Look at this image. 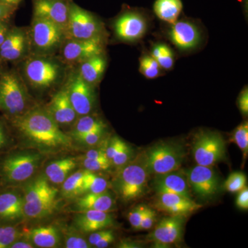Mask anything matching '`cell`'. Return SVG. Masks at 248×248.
<instances>
[{
	"instance_id": "cell-1",
	"label": "cell",
	"mask_w": 248,
	"mask_h": 248,
	"mask_svg": "<svg viewBox=\"0 0 248 248\" xmlns=\"http://www.w3.org/2000/svg\"><path fill=\"white\" fill-rule=\"evenodd\" d=\"M6 120L10 128L40 149L54 151L71 146V138L62 131L45 106L35 104L22 115Z\"/></svg>"
},
{
	"instance_id": "cell-2",
	"label": "cell",
	"mask_w": 248,
	"mask_h": 248,
	"mask_svg": "<svg viewBox=\"0 0 248 248\" xmlns=\"http://www.w3.org/2000/svg\"><path fill=\"white\" fill-rule=\"evenodd\" d=\"M13 66L17 68L28 89L38 93L60 89L64 84L69 70L58 55H30Z\"/></svg>"
},
{
	"instance_id": "cell-3",
	"label": "cell",
	"mask_w": 248,
	"mask_h": 248,
	"mask_svg": "<svg viewBox=\"0 0 248 248\" xmlns=\"http://www.w3.org/2000/svg\"><path fill=\"white\" fill-rule=\"evenodd\" d=\"M29 90L16 66L8 67L0 78V112L13 118L34 107Z\"/></svg>"
},
{
	"instance_id": "cell-4",
	"label": "cell",
	"mask_w": 248,
	"mask_h": 248,
	"mask_svg": "<svg viewBox=\"0 0 248 248\" xmlns=\"http://www.w3.org/2000/svg\"><path fill=\"white\" fill-rule=\"evenodd\" d=\"M29 29L31 55H57L66 39L61 28L42 18L32 17Z\"/></svg>"
},
{
	"instance_id": "cell-5",
	"label": "cell",
	"mask_w": 248,
	"mask_h": 248,
	"mask_svg": "<svg viewBox=\"0 0 248 248\" xmlns=\"http://www.w3.org/2000/svg\"><path fill=\"white\" fill-rule=\"evenodd\" d=\"M66 38L78 40L107 39L104 23L95 14L71 1Z\"/></svg>"
},
{
	"instance_id": "cell-6",
	"label": "cell",
	"mask_w": 248,
	"mask_h": 248,
	"mask_svg": "<svg viewBox=\"0 0 248 248\" xmlns=\"http://www.w3.org/2000/svg\"><path fill=\"white\" fill-rule=\"evenodd\" d=\"M148 173L142 155L138 159L123 166L115 179V188L122 200H137L146 192Z\"/></svg>"
},
{
	"instance_id": "cell-7",
	"label": "cell",
	"mask_w": 248,
	"mask_h": 248,
	"mask_svg": "<svg viewBox=\"0 0 248 248\" xmlns=\"http://www.w3.org/2000/svg\"><path fill=\"white\" fill-rule=\"evenodd\" d=\"M185 157V151L179 145L161 143L149 148L142 155L149 174L159 175L177 170Z\"/></svg>"
},
{
	"instance_id": "cell-8",
	"label": "cell",
	"mask_w": 248,
	"mask_h": 248,
	"mask_svg": "<svg viewBox=\"0 0 248 248\" xmlns=\"http://www.w3.org/2000/svg\"><path fill=\"white\" fill-rule=\"evenodd\" d=\"M41 160L35 153H14L0 156V178L5 184L27 180L34 174Z\"/></svg>"
},
{
	"instance_id": "cell-9",
	"label": "cell",
	"mask_w": 248,
	"mask_h": 248,
	"mask_svg": "<svg viewBox=\"0 0 248 248\" xmlns=\"http://www.w3.org/2000/svg\"><path fill=\"white\" fill-rule=\"evenodd\" d=\"M63 86L78 117L92 113L95 107L96 87L82 79L75 67H69Z\"/></svg>"
},
{
	"instance_id": "cell-10",
	"label": "cell",
	"mask_w": 248,
	"mask_h": 248,
	"mask_svg": "<svg viewBox=\"0 0 248 248\" xmlns=\"http://www.w3.org/2000/svg\"><path fill=\"white\" fill-rule=\"evenodd\" d=\"M112 22L116 39L125 43H133L141 40L148 29L146 16L138 9L124 8Z\"/></svg>"
},
{
	"instance_id": "cell-11",
	"label": "cell",
	"mask_w": 248,
	"mask_h": 248,
	"mask_svg": "<svg viewBox=\"0 0 248 248\" xmlns=\"http://www.w3.org/2000/svg\"><path fill=\"white\" fill-rule=\"evenodd\" d=\"M107 39L89 40L66 38L58 54L59 58L68 67H74L81 62L97 55L106 53Z\"/></svg>"
},
{
	"instance_id": "cell-12",
	"label": "cell",
	"mask_w": 248,
	"mask_h": 248,
	"mask_svg": "<svg viewBox=\"0 0 248 248\" xmlns=\"http://www.w3.org/2000/svg\"><path fill=\"white\" fill-rule=\"evenodd\" d=\"M192 152L197 165L212 167L225 157L226 143L219 134L204 132L196 137Z\"/></svg>"
},
{
	"instance_id": "cell-13",
	"label": "cell",
	"mask_w": 248,
	"mask_h": 248,
	"mask_svg": "<svg viewBox=\"0 0 248 248\" xmlns=\"http://www.w3.org/2000/svg\"><path fill=\"white\" fill-rule=\"evenodd\" d=\"M30 55L29 27H17L14 24L0 47V60L13 66Z\"/></svg>"
},
{
	"instance_id": "cell-14",
	"label": "cell",
	"mask_w": 248,
	"mask_h": 248,
	"mask_svg": "<svg viewBox=\"0 0 248 248\" xmlns=\"http://www.w3.org/2000/svg\"><path fill=\"white\" fill-rule=\"evenodd\" d=\"M73 0H32V17L42 18L58 25L66 32Z\"/></svg>"
},
{
	"instance_id": "cell-15",
	"label": "cell",
	"mask_w": 248,
	"mask_h": 248,
	"mask_svg": "<svg viewBox=\"0 0 248 248\" xmlns=\"http://www.w3.org/2000/svg\"><path fill=\"white\" fill-rule=\"evenodd\" d=\"M188 185L196 195L202 198H209L218 190L219 180L212 167L197 165L187 172Z\"/></svg>"
},
{
	"instance_id": "cell-16",
	"label": "cell",
	"mask_w": 248,
	"mask_h": 248,
	"mask_svg": "<svg viewBox=\"0 0 248 248\" xmlns=\"http://www.w3.org/2000/svg\"><path fill=\"white\" fill-rule=\"evenodd\" d=\"M185 218L186 217L174 215L164 217L150 234V239L156 246L161 247L177 244L182 240Z\"/></svg>"
},
{
	"instance_id": "cell-17",
	"label": "cell",
	"mask_w": 248,
	"mask_h": 248,
	"mask_svg": "<svg viewBox=\"0 0 248 248\" xmlns=\"http://www.w3.org/2000/svg\"><path fill=\"white\" fill-rule=\"evenodd\" d=\"M168 37L179 50L187 51L198 46L202 40L200 29L189 20H177L171 24Z\"/></svg>"
},
{
	"instance_id": "cell-18",
	"label": "cell",
	"mask_w": 248,
	"mask_h": 248,
	"mask_svg": "<svg viewBox=\"0 0 248 248\" xmlns=\"http://www.w3.org/2000/svg\"><path fill=\"white\" fill-rule=\"evenodd\" d=\"M45 107L60 126L72 125L78 117L63 85L54 93Z\"/></svg>"
},
{
	"instance_id": "cell-19",
	"label": "cell",
	"mask_w": 248,
	"mask_h": 248,
	"mask_svg": "<svg viewBox=\"0 0 248 248\" xmlns=\"http://www.w3.org/2000/svg\"><path fill=\"white\" fill-rule=\"evenodd\" d=\"M156 207L169 215L186 217L202 206L192 199L184 196L173 193H158Z\"/></svg>"
},
{
	"instance_id": "cell-20",
	"label": "cell",
	"mask_w": 248,
	"mask_h": 248,
	"mask_svg": "<svg viewBox=\"0 0 248 248\" xmlns=\"http://www.w3.org/2000/svg\"><path fill=\"white\" fill-rule=\"evenodd\" d=\"M24 214V200L17 192L9 188L0 190V224H11L21 219Z\"/></svg>"
},
{
	"instance_id": "cell-21",
	"label": "cell",
	"mask_w": 248,
	"mask_h": 248,
	"mask_svg": "<svg viewBox=\"0 0 248 248\" xmlns=\"http://www.w3.org/2000/svg\"><path fill=\"white\" fill-rule=\"evenodd\" d=\"M155 190L158 193L177 194L192 199L187 177L179 170L156 175Z\"/></svg>"
},
{
	"instance_id": "cell-22",
	"label": "cell",
	"mask_w": 248,
	"mask_h": 248,
	"mask_svg": "<svg viewBox=\"0 0 248 248\" xmlns=\"http://www.w3.org/2000/svg\"><path fill=\"white\" fill-rule=\"evenodd\" d=\"M75 223L83 232H93L113 226V218L107 212L97 210L81 211L75 218Z\"/></svg>"
},
{
	"instance_id": "cell-23",
	"label": "cell",
	"mask_w": 248,
	"mask_h": 248,
	"mask_svg": "<svg viewBox=\"0 0 248 248\" xmlns=\"http://www.w3.org/2000/svg\"><path fill=\"white\" fill-rule=\"evenodd\" d=\"M107 64V54L104 53L93 57L74 67L82 79L96 87L102 81Z\"/></svg>"
},
{
	"instance_id": "cell-24",
	"label": "cell",
	"mask_w": 248,
	"mask_h": 248,
	"mask_svg": "<svg viewBox=\"0 0 248 248\" xmlns=\"http://www.w3.org/2000/svg\"><path fill=\"white\" fill-rule=\"evenodd\" d=\"M114 207L115 200L113 197L107 190L99 193H86L76 202V208L80 211L97 210L108 213Z\"/></svg>"
},
{
	"instance_id": "cell-25",
	"label": "cell",
	"mask_w": 248,
	"mask_h": 248,
	"mask_svg": "<svg viewBox=\"0 0 248 248\" xmlns=\"http://www.w3.org/2000/svg\"><path fill=\"white\" fill-rule=\"evenodd\" d=\"M58 190L50 186L44 177L37 178L27 186L24 195V203L40 202L47 198L56 197Z\"/></svg>"
},
{
	"instance_id": "cell-26",
	"label": "cell",
	"mask_w": 248,
	"mask_h": 248,
	"mask_svg": "<svg viewBox=\"0 0 248 248\" xmlns=\"http://www.w3.org/2000/svg\"><path fill=\"white\" fill-rule=\"evenodd\" d=\"M29 239L37 247L51 248L58 246L60 241L58 230L53 226L32 228L28 234Z\"/></svg>"
},
{
	"instance_id": "cell-27",
	"label": "cell",
	"mask_w": 248,
	"mask_h": 248,
	"mask_svg": "<svg viewBox=\"0 0 248 248\" xmlns=\"http://www.w3.org/2000/svg\"><path fill=\"white\" fill-rule=\"evenodd\" d=\"M153 10L159 19L172 24L177 22L182 13L183 3L182 0H156Z\"/></svg>"
},
{
	"instance_id": "cell-28",
	"label": "cell",
	"mask_w": 248,
	"mask_h": 248,
	"mask_svg": "<svg viewBox=\"0 0 248 248\" xmlns=\"http://www.w3.org/2000/svg\"><path fill=\"white\" fill-rule=\"evenodd\" d=\"M76 167V161L73 158L57 160L47 166L46 175L50 182L55 184H62Z\"/></svg>"
},
{
	"instance_id": "cell-29",
	"label": "cell",
	"mask_w": 248,
	"mask_h": 248,
	"mask_svg": "<svg viewBox=\"0 0 248 248\" xmlns=\"http://www.w3.org/2000/svg\"><path fill=\"white\" fill-rule=\"evenodd\" d=\"M106 129H107V124L97 116L91 113L89 115L79 116L77 118L76 122L73 124L71 135L76 139L78 137L90 133L93 130H106Z\"/></svg>"
},
{
	"instance_id": "cell-30",
	"label": "cell",
	"mask_w": 248,
	"mask_h": 248,
	"mask_svg": "<svg viewBox=\"0 0 248 248\" xmlns=\"http://www.w3.org/2000/svg\"><path fill=\"white\" fill-rule=\"evenodd\" d=\"M56 206V197L45 199L37 202L24 203V216L29 218H41L52 213Z\"/></svg>"
},
{
	"instance_id": "cell-31",
	"label": "cell",
	"mask_w": 248,
	"mask_h": 248,
	"mask_svg": "<svg viewBox=\"0 0 248 248\" xmlns=\"http://www.w3.org/2000/svg\"><path fill=\"white\" fill-rule=\"evenodd\" d=\"M108 187V183L107 179L99 177L91 171L85 170L81 195L86 193H99L107 190Z\"/></svg>"
},
{
	"instance_id": "cell-32",
	"label": "cell",
	"mask_w": 248,
	"mask_h": 248,
	"mask_svg": "<svg viewBox=\"0 0 248 248\" xmlns=\"http://www.w3.org/2000/svg\"><path fill=\"white\" fill-rule=\"evenodd\" d=\"M151 55L159 63L161 69L169 71L174 64V56L172 50L165 44H156L152 47Z\"/></svg>"
},
{
	"instance_id": "cell-33",
	"label": "cell",
	"mask_w": 248,
	"mask_h": 248,
	"mask_svg": "<svg viewBox=\"0 0 248 248\" xmlns=\"http://www.w3.org/2000/svg\"><path fill=\"white\" fill-rule=\"evenodd\" d=\"M84 171H78L68 176L62 184V194L66 197H73L81 195Z\"/></svg>"
},
{
	"instance_id": "cell-34",
	"label": "cell",
	"mask_w": 248,
	"mask_h": 248,
	"mask_svg": "<svg viewBox=\"0 0 248 248\" xmlns=\"http://www.w3.org/2000/svg\"><path fill=\"white\" fill-rule=\"evenodd\" d=\"M161 68L151 55H142L140 59V71L147 79H153L161 75Z\"/></svg>"
},
{
	"instance_id": "cell-35",
	"label": "cell",
	"mask_w": 248,
	"mask_h": 248,
	"mask_svg": "<svg viewBox=\"0 0 248 248\" xmlns=\"http://www.w3.org/2000/svg\"><path fill=\"white\" fill-rule=\"evenodd\" d=\"M20 235L17 227L12 224H0V248H9Z\"/></svg>"
},
{
	"instance_id": "cell-36",
	"label": "cell",
	"mask_w": 248,
	"mask_h": 248,
	"mask_svg": "<svg viewBox=\"0 0 248 248\" xmlns=\"http://www.w3.org/2000/svg\"><path fill=\"white\" fill-rule=\"evenodd\" d=\"M232 141L234 142L242 151L244 159L248 154V122L240 124L233 133Z\"/></svg>"
},
{
	"instance_id": "cell-37",
	"label": "cell",
	"mask_w": 248,
	"mask_h": 248,
	"mask_svg": "<svg viewBox=\"0 0 248 248\" xmlns=\"http://www.w3.org/2000/svg\"><path fill=\"white\" fill-rule=\"evenodd\" d=\"M246 177L243 172L232 173L226 179L224 187L230 192H239L246 187Z\"/></svg>"
},
{
	"instance_id": "cell-38",
	"label": "cell",
	"mask_w": 248,
	"mask_h": 248,
	"mask_svg": "<svg viewBox=\"0 0 248 248\" xmlns=\"http://www.w3.org/2000/svg\"><path fill=\"white\" fill-rule=\"evenodd\" d=\"M132 156H133V151L130 146L124 143L123 146L121 147L120 149L112 157L110 164L114 165L116 167H123L130 161Z\"/></svg>"
},
{
	"instance_id": "cell-39",
	"label": "cell",
	"mask_w": 248,
	"mask_h": 248,
	"mask_svg": "<svg viewBox=\"0 0 248 248\" xmlns=\"http://www.w3.org/2000/svg\"><path fill=\"white\" fill-rule=\"evenodd\" d=\"M86 170L91 172L107 170L110 169V162L108 159H93L85 158L82 162Z\"/></svg>"
},
{
	"instance_id": "cell-40",
	"label": "cell",
	"mask_w": 248,
	"mask_h": 248,
	"mask_svg": "<svg viewBox=\"0 0 248 248\" xmlns=\"http://www.w3.org/2000/svg\"><path fill=\"white\" fill-rule=\"evenodd\" d=\"M106 130H96L90 132L81 136L78 137L76 140L79 141L80 143L83 144L87 145V146H94L97 144L98 142L100 141L101 139L104 136Z\"/></svg>"
},
{
	"instance_id": "cell-41",
	"label": "cell",
	"mask_w": 248,
	"mask_h": 248,
	"mask_svg": "<svg viewBox=\"0 0 248 248\" xmlns=\"http://www.w3.org/2000/svg\"><path fill=\"white\" fill-rule=\"evenodd\" d=\"M146 208L147 206L145 205H139L129 213L128 221L134 229L138 231L140 230V224L146 213Z\"/></svg>"
},
{
	"instance_id": "cell-42",
	"label": "cell",
	"mask_w": 248,
	"mask_h": 248,
	"mask_svg": "<svg viewBox=\"0 0 248 248\" xmlns=\"http://www.w3.org/2000/svg\"><path fill=\"white\" fill-rule=\"evenodd\" d=\"M9 125L4 116L0 117V153L9 146Z\"/></svg>"
},
{
	"instance_id": "cell-43",
	"label": "cell",
	"mask_w": 248,
	"mask_h": 248,
	"mask_svg": "<svg viewBox=\"0 0 248 248\" xmlns=\"http://www.w3.org/2000/svg\"><path fill=\"white\" fill-rule=\"evenodd\" d=\"M124 143L125 142L119 138L118 137H114V138L111 139L110 142L107 146V148L104 150L106 156H107V159L109 160L110 162L117 152L120 149L121 147L123 146Z\"/></svg>"
},
{
	"instance_id": "cell-44",
	"label": "cell",
	"mask_w": 248,
	"mask_h": 248,
	"mask_svg": "<svg viewBox=\"0 0 248 248\" xmlns=\"http://www.w3.org/2000/svg\"><path fill=\"white\" fill-rule=\"evenodd\" d=\"M156 214L154 210L147 207L146 213L144 214L141 224H140V231H146L151 229L154 226L156 221Z\"/></svg>"
},
{
	"instance_id": "cell-45",
	"label": "cell",
	"mask_w": 248,
	"mask_h": 248,
	"mask_svg": "<svg viewBox=\"0 0 248 248\" xmlns=\"http://www.w3.org/2000/svg\"><path fill=\"white\" fill-rule=\"evenodd\" d=\"M65 247L67 248H88L90 244L80 236L71 235L65 239Z\"/></svg>"
},
{
	"instance_id": "cell-46",
	"label": "cell",
	"mask_w": 248,
	"mask_h": 248,
	"mask_svg": "<svg viewBox=\"0 0 248 248\" xmlns=\"http://www.w3.org/2000/svg\"><path fill=\"white\" fill-rule=\"evenodd\" d=\"M14 25L13 17L0 21V47L2 45L9 31Z\"/></svg>"
},
{
	"instance_id": "cell-47",
	"label": "cell",
	"mask_w": 248,
	"mask_h": 248,
	"mask_svg": "<svg viewBox=\"0 0 248 248\" xmlns=\"http://www.w3.org/2000/svg\"><path fill=\"white\" fill-rule=\"evenodd\" d=\"M238 107L241 113L245 116L248 114V91L246 87L239 94L238 98Z\"/></svg>"
},
{
	"instance_id": "cell-48",
	"label": "cell",
	"mask_w": 248,
	"mask_h": 248,
	"mask_svg": "<svg viewBox=\"0 0 248 248\" xmlns=\"http://www.w3.org/2000/svg\"><path fill=\"white\" fill-rule=\"evenodd\" d=\"M17 9L14 6L0 3V21L14 17Z\"/></svg>"
},
{
	"instance_id": "cell-49",
	"label": "cell",
	"mask_w": 248,
	"mask_h": 248,
	"mask_svg": "<svg viewBox=\"0 0 248 248\" xmlns=\"http://www.w3.org/2000/svg\"><path fill=\"white\" fill-rule=\"evenodd\" d=\"M239 195L236 198V205L240 209L247 210L248 208V189L245 187L243 190L239 191Z\"/></svg>"
},
{
	"instance_id": "cell-50",
	"label": "cell",
	"mask_w": 248,
	"mask_h": 248,
	"mask_svg": "<svg viewBox=\"0 0 248 248\" xmlns=\"http://www.w3.org/2000/svg\"><path fill=\"white\" fill-rule=\"evenodd\" d=\"M115 240V235L113 232L109 231L104 237L97 241L94 245V247L97 248H107Z\"/></svg>"
},
{
	"instance_id": "cell-51",
	"label": "cell",
	"mask_w": 248,
	"mask_h": 248,
	"mask_svg": "<svg viewBox=\"0 0 248 248\" xmlns=\"http://www.w3.org/2000/svg\"><path fill=\"white\" fill-rule=\"evenodd\" d=\"M86 158L93 159H108L106 156L105 151L102 149L91 150L86 153Z\"/></svg>"
},
{
	"instance_id": "cell-52",
	"label": "cell",
	"mask_w": 248,
	"mask_h": 248,
	"mask_svg": "<svg viewBox=\"0 0 248 248\" xmlns=\"http://www.w3.org/2000/svg\"><path fill=\"white\" fill-rule=\"evenodd\" d=\"M108 231H109L101 230V231L93 232L91 233V234L90 235L89 237V244L91 245V246H94L99 240L102 239V238L104 237V236L108 232Z\"/></svg>"
},
{
	"instance_id": "cell-53",
	"label": "cell",
	"mask_w": 248,
	"mask_h": 248,
	"mask_svg": "<svg viewBox=\"0 0 248 248\" xmlns=\"http://www.w3.org/2000/svg\"><path fill=\"white\" fill-rule=\"evenodd\" d=\"M34 246L32 244H29V243L25 242V241H16L13 243L9 248H32Z\"/></svg>"
},
{
	"instance_id": "cell-54",
	"label": "cell",
	"mask_w": 248,
	"mask_h": 248,
	"mask_svg": "<svg viewBox=\"0 0 248 248\" xmlns=\"http://www.w3.org/2000/svg\"><path fill=\"white\" fill-rule=\"evenodd\" d=\"M23 1H24V0H0V3L14 6V7L17 8V9L22 4Z\"/></svg>"
},
{
	"instance_id": "cell-55",
	"label": "cell",
	"mask_w": 248,
	"mask_h": 248,
	"mask_svg": "<svg viewBox=\"0 0 248 248\" xmlns=\"http://www.w3.org/2000/svg\"><path fill=\"white\" fill-rule=\"evenodd\" d=\"M8 67L9 66H8L7 63H4V62L0 60V78H1L4 72L7 69Z\"/></svg>"
}]
</instances>
